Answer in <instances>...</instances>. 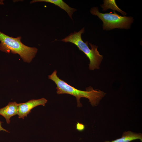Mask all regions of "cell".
Wrapping results in <instances>:
<instances>
[{"instance_id":"2","label":"cell","mask_w":142,"mask_h":142,"mask_svg":"<svg viewBox=\"0 0 142 142\" xmlns=\"http://www.w3.org/2000/svg\"><path fill=\"white\" fill-rule=\"evenodd\" d=\"M21 37L13 38L0 31V50L7 53L18 54L24 62L30 63L35 57L38 49L28 47L21 42Z\"/></svg>"},{"instance_id":"7","label":"cell","mask_w":142,"mask_h":142,"mask_svg":"<svg viewBox=\"0 0 142 142\" xmlns=\"http://www.w3.org/2000/svg\"><path fill=\"white\" fill-rule=\"evenodd\" d=\"M37 2H45L54 4L65 11L72 19V15L76 11V9L71 7L62 0H33L30 2L31 3Z\"/></svg>"},{"instance_id":"5","label":"cell","mask_w":142,"mask_h":142,"mask_svg":"<svg viewBox=\"0 0 142 142\" xmlns=\"http://www.w3.org/2000/svg\"><path fill=\"white\" fill-rule=\"evenodd\" d=\"M47 100L44 98L40 99H33L23 103H18V112L17 115L19 118L23 119L31 113L34 108L39 105L44 106Z\"/></svg>"},{"instance_id":"12","label":"cell","mask_w":142,"mask_h":142,"mask_svg":"<svg viewBox=\"0 0 142 142\" xmlns=\"http://www.w3.org/2000/svg\"><path fill=\"white\" fill-rule=\"evenodd\" d=\"M3 0H0V5L4 4Z\"/></svg>"},{"instance_id":"4","label":"cell","mask_w":142,"mask_h":142,"mask_svg":"<svg viewBox=\"0 0 142 142\" xmlns=\"http://www.w3.org/2000/svg\"><path fill=\"white\" fill-rule=\"evenodd\" d=\"M91 13L97 16L103 22V29L104 30H110L115 28L128 29L133 22L134 19L131 17L122 16L116 13L111 12L109 13L100 12L97 7L92 8Z\"/></svg>"},{"instance_id":"11","label":"cell","mask_w":142,"mask_h":142,"mask_svg":"<svg viewBox=\"0 0 142 142\" xmlns=\"http://www.w3.org/2000/svg\"><path fill=\"white\" fill-rule=\"evenodd\" d=\"M3 123V122L0 121V131H3L6 132L8 133H9V132L6 129L3 128L2 126V123Z\"/></svg>"},{"instance_id":"10","label":"cell","mask_w":142,"mask_h":142,"mask_svg":"<svg viewBox=\"0 0 142 142\" xmlns=\"http://www.w3.org/2000/svg\"><path fill=\"white\" fill-rule=\"evenodd\" d=\"M76 128L78 131H82L85 129V126L83 124L77 122L76 124Z\"/></svg>"},{"instance_id":"9","label":"cell","mask_w":142,"mask_h":142,"mask_svg":"<svg viewBox=\"0 0 142 142\" xmlns=\"http://www.w3.org/2000/svg\"><path fill=\"white\" fill-rule=\"evenodd\" d=\"M104 4L101 6L103 9L106 10L108 8H111L113 10H116L120 12L123 15H125V12L122 11L118 7L115 0H104Z\"/></svg>"},{"instance_id":"3","label":"cell","mask_w":142,"mask_h":142,"mask_svg":"<svg viewBox=\"0 0 142 142\" xmlns=\"http://www.w3.org/2000/svg\"><path fill=\"white\" fill-rule=\"evenodd\" d=\"M84 32L83 28L78 32H74L71 33L61 40L65 42H69L76 45L79 49L83 52L90 61L89 69L93 70L99 69V66L103 59V56L100 55L97 50L98 47L89 43L90 49L88 46V42L83 40L82 34Z\"/></svg>"},{"instance_id":"6","label":"cell","mask_w":142,"mask_h":142,"mask_svg":"<svg viewBox=\"0 0 142 142\" xmlns=\"http://www.w3.org/2000/svg\"><path fill=\"white\" fill-rule=\"evenodd\" d=\"M18 105L15 102H10L6 106L0 109V115L4 118L7 124H10L12 117L17 115Z\"/></svg>"},{"instance_id":"1","label":"cell","mask_w":142,"mask_h":142,"mask_svg":"<svg viewBox=\"0 0 142 142\" xmlns=\"http://www.w3.org/2000/svg\"><path fill=\"white\" fill-rule=\"evenodd\" d=\"M57 72L54 70L48 75V78L53 81L57 85V94H67L72 95L76 98L77 106L81 107L82 104L80 102L81 98L88 99L92 106H97L100 100L106 94V93L100 90H94L91 86L86 88V90H82L76 89L60 79L57 75Z\"/></svg>"},{"instance_id":"8","label":"cell","mask_w":142,"mask_h":142,"mask_svg":"<svg viewBox=\"0 0 142 142\" xmlns=\"http://www.w3.org/2000/svg\"><path fill=\"white\" fill-rule=\"evenodd\" d=\"M139 139L142 141V134L129 131L124 132L121 137L111 141H105L104 142H130L133 140Z\"/></svg>"}]
</instances>
